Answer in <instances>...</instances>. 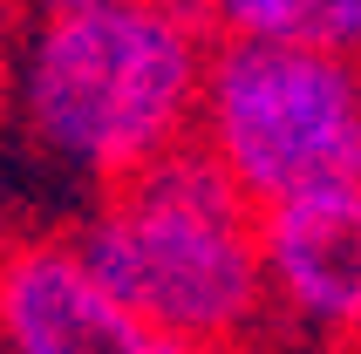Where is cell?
Listing matches in <instances>:
<instances>
[{
  "instance_id": "6da1fadb",
  "label": "cell",
  "mask_w": 361,
  "mask_h": 354,
  "mask_svg": "<svg viewBox=\"0 0 361 354\" xmlns=\"http://www.w3.org/2000/svg\"><path fill=\"white\" fill-rule=\"evenodd\" d=\"M212 48L191 0L48 7L14 35L7 116L55 171L109 191L198 137Z\"/></svg>"
},
{
  "instance_id": "7a4b0ae2",
  "label": "cell",
  "mask_w": 361,
  "mask_h": 354,
  "mask_svg": "<svg viewBox=\"0 0 361 354\" xmlns=\"http://www.w3.org/2000/svg\"><path fill=\"white\" fill-rule=\"evenodd\" d=\"M75 245L143 334L232 354L273 348L259 205L198 143L96 191Z\"/></svg>"
},
{
  "instance_id": "3957f363",
  "label": "cell",
  "mask_w": 361,
  "mask_h": 354,
  "mask_svg": "<svg viewBox=\"0 0 361 354\" xmlns=\"http://www.w3.org/2000/svg\"><path fill=\"white\" fill-rule=\"evenodd\" d=\"M191 143L259 212L361 184V61L314 48H212Z\"/></svg>"
},
{
  "instance_id": "277c9868",
  "label": "cell",
  "mask_w": 361,
  "mask_h": 354,
  "mask_svg": "<svg viewBox=\"0 0 361 354\" xmlns=\"http://www.w3.org/2000/svg\"><path fill=\"white\" fill-rule=\"evenodd\" d=\"M259 259L280 348L293 354L361 348V184L266 205Z\"/></svg>"
},
{
  "instance_id": "5b68a950",
  "label": "cell",
  "mask_w": 361,
  "mask_h": 354,
  "mask_svg": "<svg viewBox=\"0 0 361 354\" xmlns=\"http://www.w3.org/2000/svg\"><path fill=\"white\" fill-rule=\"evenodd\" d=\"M143 327L96 279L75 238H0V348L7 354H143Z\"/></svg>"
},
{
  "instance_id": "8992f818",
  "label": "cell",
  "mask_w": 361,
  "mask_h": 354,
  "mask_svg": "<svg viewBox=\"0 0 361 354\" xmlns=\"http://www.w3.org/2000/svg\"><path fill=\"white\" fill-rule=\"evenodd\" d=\"M219 48H314L361 61V0H191Z\"/></svg>"
},
{
  "instance_id": "52a82bcc",
  "label": "cell",
  "mask_w": 361,
  "mask_h": 354,
  "mask_svg": "<svg viewBox=\"0 0 361 354\" xmlns=\"http://www.w3.org/2000/svg\"><path fill=\"white\" fill-rule=\"evenodd\" d=\"M143 354H232V348H198V341H164V334H150V341H143Z\"/></svg>"
},
{
  "instance_id": "ba28073f",
  "label": "cell",
  "mask_w": 361,
  "mask_h": 354,
  "mask_svg": "<svg viewBox=\"0 0 361 354\" xmlns=\"http://www.w3.org/2000/svg\"><path fill=\"white\" fill-rule=\"evenodd\" d=\"M48 7H96V0H20V14H48Z\"/></svg>"
},
{
  "instance_id": "9c48e42d",
  "label": "cell",
  "mask_w": 361,
  "mask_h": 354,
  "mask_svg": "<svg viewBox=\"0 0 361 354\" xmlns=\"http://www.w3.org/2000/svg\"><path fill=\"white\" fill-rule=\"evenodd\" d=\"M355 354H361V348H355Z\"/></svg>"
}]
</instances>
